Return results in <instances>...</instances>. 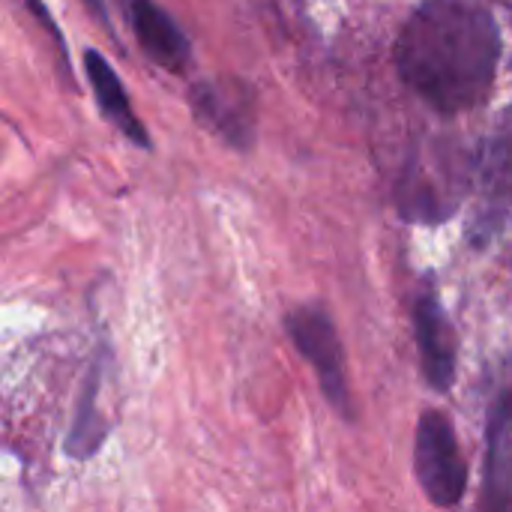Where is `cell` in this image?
Instances as JSON below:
<instances>
[{
  "mask_svg": "<svg viewBox=\"0 0 512 512\" xmlns=\"http://www.w3.org/2000/svg\"><path fill=\"white\" fill-rule=\"evenodd\" d=\"M126 9L144 54L162 69L183 72L192 57V48L177 21L153 0H126Z\"/></svg>",
  "mask_w": 512,
  "mask_h": 512,
  "instance_id": "7",
  "label": "cell"
},
{
  "mask_svg": "<svg viewBox=\"0 0 512 512\" xmlns=\"http://www.w3.org/2000/svg\"><path fill=\"white\" fill-rule=\"evenodd\" d=\"M480 512H512V369L489 405Z\"/></svg>",
  "mask_w": 512,
  "mask_h": 512,
  "instance_id": "6",
  "label": "cell"
},
{
  "mask_svg": "<svg viewBox=\"0 0 512 512\" xmlns=\"http://www.w3.org/2000/svg\"><path fill=\"white\" fill-rule=\"evenodd\" d=\"M189 105L195 120L219 135L237 150H249L258 126V99L255 90L240 78H210L192 87Z\"/></svg>",
  "mask_w": 512,
  "mask_h": 512,
  "instance_id": "4",
  "label": "cell"
},
{
  "mask_svg": "<svg viewBox=\"0 0 512 512\" xmlns=\"http://www.w3.org/2000/svg\"><path fill=\"white\" fill-rule=\"evenodd\" d=\"M84 69H87V78L93 84V93H96V102L102 108V114L138 147H150V135L147 129L138 123L132 105H129V96H126V87L123 81L117 78V72L111 69V63L99 54V51H84Z\"/></svg>",
  "mask_w": 512,
  "mask_h": 512,
  "instance_id": "9",
  "label": "cell"
},
{
  "mask_svg": "<svg viewBox=\"0 0 512 512\" xmlns=\"http://www.w3.org/2000/svg\"><path fill=\"white\" fill-rule=\"evenodd\" d=\"M411 315H414V339H417L423 375H426L429 387H435L438 393H447L456 381L459 354H456L453 324L444 312V303H441V294H438V285L432 276H426L420 291L414 294Z\"/></svg>",
  "mask_w": 512,
  "mask_h": 512,
  "instance_id": "5",
  "label": "cell"
},
{
  "mask_svg": "<svg viewBox=\"0 0 512 512\" xmlns=\"http://www.w3.org/2000/svg\"><path fill=\"white\" fill-rule=\"evenodd\" d=\"M285 333L291 336L300 357L315 369L330 408L342 420H354L345 348H342V339H339V330H336V321L330 318V312L315 303L297 306L285 315Z\"/></svg>",
  "mask_w": 512,
  "mask_h": 512,
  "instance_id": "2",
  "label": "cell"
},
{
  "mask_svg": "<svg viewBox=\"0 0 512 512\" xmlns=\"http://www.w3.org/2000/svg\"><path fill=\"white\" fill-rule=\"evenodd\" d=\"M105 357L108 351H102L93 366L87 369V378L81 384V396L75 402V414H72V426L66 435V453L78 462H87L90 456H96V450L102 447V441L108 438V423L99 411V393H102V375H105Z\"/></svg>",
  "mask_w": 512,
  "mask_h": 512,
  "instance_id": "8",
  "label": "cell"
},
{
  "mask_svg": "<svg viewBox=\"0 0 512 512\" xmlns=\"http://www.w3.org/2000/svg\"><path fill=\"white\" fill-rule=\"evenodd\" d=\"M414 471L438 510H453L468 489V462L444 411H423L414 435Z\"/></svg>",
  "mask_w": 512,
  "mask_h": 512,
  "instance_id": "3",
  "label": "cell"
},
{
  "mask_svg": "<svg viewBox=\"0 0 512 512\" xmlns=\"http://www.w3.org/2000/svg\"><path fill=\"white\" fill-rule=\"evenodd\" d=\"M87 3H90V9H93V12L99 15V21H102V24H108V12H105V3H102V0H87Z\"/></svg>",
  "mask_w": 512,
  "mask_h": 512,
  "instance_id": "10",
  "label": "cell"
},
{
  "mask_svg": "<svg viewBox=\"0 0 512 512\" xmlns=\"http://www.w3.org/2000/svg\"><path fill=\"white\" fill-rule=\"evenodd\" d=\"M501 33L480 0H426L396 42L402 81L432 108L459 114L480 105L495 81Z\"/></svg>",
  "mask_w": 512,
  "mask_h": 512,
  "instance_id": "1",
  "label": "cell"
}]
</instances>
